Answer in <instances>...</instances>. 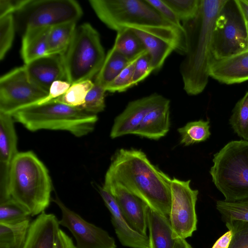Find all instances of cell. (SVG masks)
Instances as JSON below:
<instances>
[{
  "label": "cell",
  "mask_w": 248,
  "mask_h": 248,
  "mask_svg": "<svg viewBox=\"0 0 248 248\" xmlns=\"http://www.w3.org/2000/svg\"><path fill=\"white\" fill-rule=\"evenodd\" d=\"M30 217L26 210L11 200L0 203V223H18Z\"/></svg>",
  "instance_id": "1f68e13d"
},
{
  "label": "cell",
  "mask_w": 248,
  "mask_h": 248,
  "mask_svg": "<svg viewBox=\"0 0 248 248\" xmlns=\"http://www.w3.org/2000/svg\"><path fill=\"white\" fill-rule=\"evenodd\" d=\"M232 237V232L229 230L217 239L212 248H229Z\"/></svg>",
  "instance_id": "7bdbcfd3"
},
{
  "label": "cell",
  "mask_w": 248,
  "mask_h": 248,
  "mask_svg": "<svg viewBox=\"0 0 248 248\" xmlns=\"http://www.w3.org/2000/svg\"><path fill=\"white\" fill-rule=\"evenodd\" d=\"M142 42L151 60L154 71L159 70L171 53L173 47L168 42L147 33L133 30Z\"/></svg>",
  "instance_id": "603a6c76"
},
{
  "label": "cell",
  "mask_w": 248,
  "mask_h": 248,
  "mask_svg": "<svg viewBox=\"0 0 248 248\" xmlns=\"http://www.w3.org/2000/svg\"><path fill=\"white\" fill-rule=\"evenodd\" d=\"M11 115L31 131L64 130L77 137L91 133L98 121L96 114L54 101L22 108Z\"/></svg>",
  "instance_id": "5b68a950"
},
{
  "label": "cell",
  "mask_w": 248,
  "mask_h": 248,
  "mask_svg": "<svg viewBox=\"0 0 248 248\" xmlns=\"http://www.w3.org/2000/svg\"><path fill=\"white\" fill-rule=\"evenodd\" d=\"M244 19L248 21V0H234Z\"/></svg>",
  "instance_id": "ee69618b"
},
{
  "label": "cell",
  "mask_w": 248,
  "mask_h": 248,
  "mask_svg": "<svg viewBox=\"0 0 248 248\" xmlns=\"http://www.w3.org/2000/svg\"><path fill=\"white\" fill-rule=\"evenodd\" d=\"M71 84L66 80H57L51 85L47 96L36 105L53 100L63 95L69 88Z\"/></svg>",
  "instance_id": "ab89813d"
},
{
  "label": "cell",
  "mask_w": 248,
  "mask_h": 248,
  "mask_svg": "<svg viewBox=\"0 0 248 248\" xmlns=\"http://www.w3.org/2000/svg\"><path fill=\"white\" fill-rule=\"evenodd\" d=\"M16 30L13 15L0 17V60H2L12 46Z\"/></svg>",
  "instance_id": "836d02e7"
},
{
  "label": "cell",
  "mask_w": 248,
  "mask_h": 248,
  "mask_svg": "<svg viewBox=\"0 0 248 248\" xmlns=\"http://www.w3.org/2000/svg\"><path fill=\"white\" fill-rule=\"evenodd\" d=\"M106 55L99 34L90 24L77 27L63 54L66 80L72 84L92 80L100 70Z\"/></svg>",
  "instance_id": "52a82bcc"
},
{
  "label": "cell",
  "mask_w": 248,
  "mask_h": 248,
  "mask_svg": "<svg viewBox=\"0 0 248 248\" xmlns=\"http://www.w3.org/2000/svg\"><path fill=\"white\" fill-rule=\"evenodd\" d=\"M130 61L113 46L106 55L104 62L94 81L105 88L127 65Z\"/></svg>",
  "instance_id": "cb8c5ba5"
},
{
  "label": "cell",
  "mask_w": 248,
  "mask_h": 248,
  "mask_svg": "<svg viewBox=\"0 0 248 248\" xmlns=\"http://www.w3.org/2000/svg\"><path fill=\"white\" fill-rule=\"evenodd\" d=\"M190 180H171V202L169 219L174 239L192 236L197 230L196 203L199 191L190 186Z\"/></svg>",
  "instance_id": "8fae6325"
},
{
  "label": "cell",
  "mask_w": 248,
  "mask_h": 248,
  "mask_svg": "<svg viewBox=\"0 0 248 248\" xmlns=\"http://www.w3.org/2000/svg\"><path fill=\"white\" fill-rule=\"evenodd\" d=\"M162 17L180 29L183 30L182 23L172 9L164 0H145Z\"/></svg>",
  "instance_id": "f35d334b"
},
{
  "label": "cell",
  "mask_w": 248,
  "mask_h": 248,
  "mask_svg": "<svg viewBox=\"0 0 248 248\" xmlns=\"http://www.w3.org/2000/svg\"><path fill=\"white\" fill-rule=\"evenodd\" d=\"M93 85V82L92 80L72 84L63 95L52 101L72 107L79 108L84 104L87 94Z\"/></svg>",
  "instance_id": "4dcf8cb0"
},
{
  "label": "cell",
  "mask_w": 248,
  "mask_h": 248,
  "mask_svg": "<svg viewBox=\"0 0 248 248\" xmlns=\"http://www.w3.org/2000/svg\"><path fill=\"white\" fill-rule=\"evenodd\" d=\"M50 28H31L23 33L21 55L25 64L46 55Z\"/></svg>",
  "instance_id": "7402d4cb"
},
{
  "label": "cell",
  "mask_w": 248,
  "mask_h": 248,
  "mask_svg": "<svg viewBox=\"0 0 248 248\" xmlns=\"http://www.w3.org/2000/svg\"><path fill=\"white\" fill-rule=\"evenodd\" d=\"M47 94L30 80L24 65L16 67L0 77V112L11 115L36 105Z\"/></svg>",
  "instance_id": "30bf717a"
},
{
  "label": "cell",
  "mask_w": 248,
  "mask_h": 248,
  "mask_svg": "<svg viewBox=\"0 0 248 248\" xmlns=\"http://www.w3.org/2000/svg\"><path fill=\"white\" fill-rule=\"evenodd\" d=\"M52 201L62 213L60 225L67 228L72 233L77 248H116L114 238L107 231L84 219L68 208L57 196Z\"/></svg>",
  "instance_id": "7c38bea8"
},
{
  "label": "cell",
  "mask_w": 248,
  "mask_h": 248,
  "mask_svg": "<svg viewBox=\"0 0 248 248\" xmlns=\"http://www.w3.org/2000/svg\"><path fill=\"white\" fill-rule=\"evenodd\" d=\"M209 121L199 120L187 123L178 129L181 135V144L189 146L204 141L211 135Z\"/></svg>",
  "instance_id": "83f0119b"
},
{
  "label": "cell",
  "mask_w": 248,
  "mask_h": 248,
  "mask_svg": "<svg viewBox=\"0 0 248 248\" xmlns=\"http://www.w3.org/2000/svg\"><path fill=\"white\" fill-rule=\"evenodd\" d=\"M247 49L248 37L244 19L234 0H228L216 21L212 41L213 59H222Z\"/></svg>",
  "instance_id": "9c48e42d"
},
{
  "label": "cell",
  "mask_w": 248,
  "mask_h": 248,
  "mask_svg": "<svg viewBox=\"0 0 248 248\" xmlns=\"http://www.w3.org/2000/svg\"><path fill=\"white\" fill-rule=\"evenodd\" d=\"M225 225L232 232L229 248H248V222L232 220Z\"/></svg>",
  "instance_id": "8d00e7d4"
},
{
  "label": "cell",
  "mask_w": 248,
  "mask_h": 248,
  "mask_svg": "<svg viewBox=\"0 0 248 248\" xmlns=\"http://www.w3.org/2000/svg\"><path fill=\"white\" fill-rule=\"evenodd\" d=\"M147 218L150 248H172L175 239L168 217L149 208Z\"/></svg>",
  "instance_id": "44dd1931"
},
{
  "label": "cell",
  "mask_w": 248,
  "mask_h": 248,
  "mask_svg": "<svg viewBox=\"0 0 248 248\" xmlns=\"http://www.w3.org/2000/svg\"><path fill=\"white\" fill-rule=\"evenodd\" d=\"M14 120L10 114L0 112V199L7 197L11 164L19 153Z\"/></svg>",
  "instance_id": "5bb4252c"
},
{
  "label": "cell",
  "mask_w": 248,
  "mask_h": 248,
  "mask_svg": "<svg viewBox=\"0 0 248 248\" xmlns=\"http://www.w3.org/2000/svg\"><path fill=\"white\" fill-rule=\"evenodd\" d=\"M163 96L157 93L129 102L124 111L114 119L110 137L115 139L134 135L149 110Z\"/></svg>",
  "instance_id": "9a60e30c"
},
{
  "label": "cell",
  "mask_w": 248,
  "mask_h": 248,
  "mask_svg": "<svg viewBox=\"0 0 248 248\" xmlns=\"http://www.w3.org/2000/svg\"><path fill=\"white\" fill-rule=\"evenodd\" d=\"M77 28V22L66 23L50 29L46 55L63 54L69 47Z\"/></svg>",
  "instance_id": "d4e9b609"
},
{
  "label": "cell",
  "mask_w": 248,
  "mask_h": 248,
  "mask_svg": "<svg viewBox=\"0 0 248 248\" xmlns=\"http://www.w3.org/2000/svg\"><path fill=\"white\" fill-rule=\"evenodd\" d=\"M228 0H201L200 9L193 19L182 22L186 52L180 65L184 90L190 95L202 93L209 77L212 41L216 21Z\"/></svg>",
  "instance_id": "7a4b0ae2"
},
{
  "label": "cell",
  "mask_w": 248,
  "mask_h": 248,
  "mask_svg": "<svg viewBox=\"0 0 248 248\" xmlns=\"http://www.w3.org/2000/svg\"><path fill=\"white\" fill-rule=\"evenodd\" d=\"M82 14L74 0H27L14 18L16 30L23 34L29 28L77 22Z\"/></svg>",
  "instance_id": "ba28073f"
},
{
  "label": "cell",
  "mask_w": 248,
  "mask_h": 248,
  "mask_svg": "<svg viewBox=\"0 0 248 248\" xmlns=\"http://www.w3.org/2000/svg\"><path fill=\"white\" fill-rule=\"evenodd\" d=\"M54 248H77V247L72 238L60 229L56 236Z\"/></svg>",
  "instance_id": "b9f144b4"
},
{
  "label": "cell",
  "mask_w": 248,
  "mask_h": 248,
  "mask_svg": "<svg viewBox=\"0 0 248 248\" xmlns=\"http://www.w3.org/2000/svg\"><path fill=\"white\" fill-rule=\"evenodd\" d=\"M104 87L93 81V85L88 93L84 104L79 108L90 113L96 114L103 111L105 108Z\"/></svg>",
  "instance_id": "e575fe53"
},
{
  "label": "cell",
  "mask_w": 248,
  "mask_h": 248,
  "mask_svg": "<svg viewBox=\"0 0 248 248\" xmlns=\"http://www.w3.org/2000/svg\"><path fill=\"white\" fill-rule=\"evenodd\" d=\"M172 248H192L185 239L177 237L175 239Z\"/></svg>",
  "instance_id": "f6af8a7d"
},
{
  "label": "cell",
  "mask_w": 248,
  "mask_h": 248,
  "mask_svg": "<svg viewBox=\"0 0 248 248\" xmlns=\"http://www.w3.org/2000/svg\"><path fill=\"white\" fill-rule=\"evenodd\" d=\"M31 222L29 219L13 224L0 223V248H22Z\"/></svg>",
  "instance_id": "484cf974"
},
{
  "label": "cell",
  "mask_w": 248,
  "mask_h": 248,
  "mask_svg": "<svg viewBox=\"0 0 248 248\" xmlns=\"http://www.w3.org/2000/svg\"><path fill=\"white\" fill-rule=\"evenodd\" d=\"M229 119L234 132L248 141V91L235 104Z\"/></svg>",
  "instance_id": "f1b7e54d"
},
{
  "label": "cell",
  "mask_w": 248,
  "mask_h": 248,
  "mask_svg": "<svg viewBox=\"0 0 248 248\" xmlns=\"http://www.w3.org/2000/svg\"><path fill=\"white\" fill-rule=\"evenodd\" d=\"M27 0H0V17L16 13Z\"/></svg>",
  "instance_id": "60d3db41"
},
{
  "label": "cell",
  "mask_w": 248,
  "mask_h": 248,
  "mask_svg": "<svg viewBox=\"0 0 248 248\" xmlns=\"http://www.w3.org/2000/svg\"><path fill=\"white\" fill-rule=\"evenodd\" d=\"M24 66L30 80L48 93L54 81L66 80L63 54L46 55Z\"/></svg>",
  "instance_id": "2e32d148"
},
{
  "label": "cell",
  "mask_w": 248,
  "mask_h": 248,
  "mask_svg": "<svg viewBox=\"0 0 248 248\" xmlns=\"http://www.w3.org/2000/svg\"><path fill=\"white\" fill-rule=\"evenodd\" d=\"M52 189L48 170L36 155L19 152L10 167L6 201L12 200L31 217L38 216L49 206Z\"/></svg>",
  "instance_id": "277c9868"
},
{
  "label": "cell",
  "mask_w": 248,
  "mask_h": 248,
  "mask_svg": "<svg viewBox=\"0 0 248 248\" xmlns=\"http://www.w3.org/2000/svg\"><path fill=\"white\" fill-rule=\"evenodd\" d=\"M99 191L111 214V220L122 245L131 248H150L148 236L133 230L123 216L115 199L103 187Z\"/></svg>",
  "instance_id": "ac0fdd59"
},
{
  "label": "cell",
  "mask_w": 248,
  "mask_h": 248,
  "mask_svg": "<svg viewBox=\"0 0 248 248\" xmlns=\"http://www.w3.org/2000/svg\"><path fill=\"white\" fill-rule=\"evenodd\" d=\"M113 46L129 60L133 59L146 50L133 30L129 28H124L117 32Z\"/></svg>",
  "instance_id": "4316f807"
},
{
  "label": "cell",
  "mask_w": 248,
  "mask_h": 248,
  "mask_svg": "<svg viewBox=\"0 0 248 248\" xmlns=\"http://www.w3.org/2000/svg\"><path fill=\"white\" fill-rule=\"evenodd\" d=\"M115 199L130 226L141 234L147 235V211L149 207L141 199L115 181L105 177L102 186Z\"/></svg>",
  "instance_id": "4fadbf2b"
},
{
  "label": "cell",
  "mask_w": 248,
  "mask_h": 248,
  "mask_svg": "<svg viewBox=\"0 0 248 248\" xmlns=\"http://www.w3.org/2000/svg\"><path fill=\"white\" fill-rule=\"evenodd\" d=\"M99 19L117 32L124 28L140 31L170 44L174 51L185 55L184 30L162 17L145 0H90Z\"/></svg>",
  "instance_id": "3957f363"
},
{
  "label": "cell",
  "mask_w": 248,
  "mask_h": 248,
  "mask_svg": "<svg viewBox=\"0 0 248 248\" xmlns=\"http://www.w3.org/2000/svg\"><path fill=\"white\" fill-rule=\"evenodd\" d=\"M152 71L150 56L147 51L144 52L137 60L134 68L132 86L137 85L146 78Z\"/></svg>",
  "instance_id": "74e56055"
},
{
  "label": "cell",
  "mask_w": 248,
  "mask_h": 248,
  "mask_svg": "<svg viewBox=\"0 0 248 248\" xmlns=\"http://www.w3.org/2000/svg\"><path fill=\"white\" fill-rule=\"evenodd\" d=\"M210 174L225 201L248 199V141L232 140L214 155Z\"/></svg>",
  "instance_id": "8992f818"
},
{
  "label": "cell",
  "mask_w": 248,
  "mask_h": 248,
  "mask_svg": "<svg viewBox=\"0 0 248 248\" xmlns=\"http://www.w3.org/2000/svg\"><path fill=\"white\" fill-rule=\"evenodd\" d=\"M143 53L130 61L127 65L118 76L105 87L106 92L121 93L133 87L132 82L135 64L138 58Z\"/></svg>",
  "instance_id": "d590c367"
},
{
  "label": "cell",
  "mask_w": 248,
  "mask_h": 248,
  "mask_svg": "<svg viewBox=\"0 0 248 248\" xmlns=\"http://www.w3.org/2000/svg\"><path fill=\"white\" fill-rule=\"evenodd\" d=\"M209 77L226 84L248 80V49L220 59L212 60Z\"/></svg>",
  "instance_id": "e0dca14e"
},
{
  "label": "cell",
  "mask_w": 248,
  "mask_h": 248,
  "mask_svg": "<svg viewBox=\"0 0 248 248\" xmlns=\"http://www.w3.org/2000/svg\"><path fill=\"white\" fill-rule=\"evenodd\" d=\"M182 22L194 18L198 14L201 0H164Z\"/></svg>",
  "instance_id": "d6a6232c"
},
{
  "label": "cell",
  "mask_w": 248,
  "mask_h": 248,
  "mask_svg": "<svg viewBox=\"0 0 248 248\" xmlns=\"http://www.w3.org/2000/svg\"><path fill=\"white\" fill-rule=\"evenodd\" d=\"M105 177L123 186L152 210L169 217L171 179L153 165L140 150H118Z\"/></svg>",
  "instance_id": "6da1fadb"
},
{
  "label": "cell",
  "mask_w": 248,
  "mask_h": 248,
  "mask_svg": "<svg viewBox=\"0 0 248 248\" xmlns=\"http://www.w3.org/2000/svg\"><path fill=\"white\" fill-rule=\"evenodd\" d=\"M170 101L162 98L149 110L134 135L151 140H158L169 131Z\"/></svg>",
  "instance_id": "d6986e66"
},
{
  "label": "cell",
  "mask_w": 248,
  "mask_h": 248,
  "mask_svg": "<svg viewBox=\"0 0 248 248\" xmlns=\"http://www.w3.org/2000/svg\"><path fill=\"white\" fill-rule=\"evenodd\" d=\"M244 21L245 22V26H246L247 33V35L248 37V21H245V20H244Z\"/></svg>",
  "instance_id": "bcb514c9"
},
{
  "label": "cell",
  "mask_w": 248,
  "mask_h": 248,
  "mask_svg": "<svg viewBox=\"0 0 248 248\" xmlns=\"http://www.w3.org/2000/svg\"><path fill=\"white\" fill-rule=\"evenodd\" d=\"M59 226L55 215L42 213L31 221L22 248H54Z\"/></svg>",
  "instance_id": "ffe728a7"
},
{
  "label": "cell",
  "mask_w": 248,
  "mask_h": 248,
  "mask_svg": "<svg viewBox=\"0 0 248 248\" xmlns=\"http://www.w3.org/2000/svg\"><path fill=\"white\" fill-rule=\"evenodd\" d=\"M216 208L225 222L232 220L248 222V199L237 202L218 200Z\"/></svg>",
  "instance_id": "f546056e"
}]
</instances>
